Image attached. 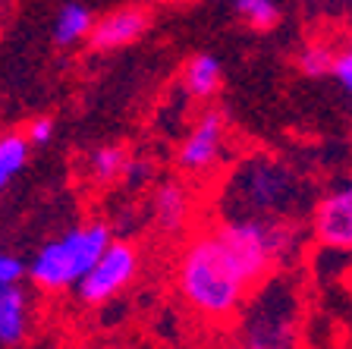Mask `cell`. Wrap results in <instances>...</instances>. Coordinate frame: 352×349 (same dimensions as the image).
<instances>
[{"instance_id": "5bb4252c", "label": "cell", "mask_w": 352, "mask_h": 349, "mask_svg": "<svg viewBox=\"0 0 352 349\" xmlns=\"http://www.w3.org/2000/svg\"><path fill=\"white\" fill-rule=\"evenodd\" d=\"M123 164H126V158H123V151H120V148H101V151L91 158L95 176H98L101 182H107V180H113V176H120Z\"/></svg>"}, {"instance_id": "52a82bcc", "label": "cell", "mask_w": 352, "mask_h": 349, "mask_svg": "<svg viewBox=\"0 0 352 349\" xmlns=\"http://www.w3.org/2000/svg\"><path fill=\"white\" fill-rule=\"evenodd\" d=\"M148 16L142 10H117V13L104 16L95 29H88L91 44L98 51H110V47H123V44L135 41L145 32Z\"/></svg>"}, {"instance_id": "ba28073f", "label": "cell", "mask_w": 352, "mask_h": 349, "mask_svg": "<svg viewBox=\"0 0 352 349\" xmlns=\"http://www.w3.org/2000/svg\"><path fill=\"white\" fill-rule=\"evenodd\" d=\"M25 337V296L16 284L0 286V343H19Z\"/></svg>"}, {"instance_id": "2e32d148", "label": "cell", "mask_w": 352, "mask_h": 349, "mask_svg": "<svg viewBox=\"0 0 352 349\" xmlns=\"http://www.w3.org/2000/svg\"><path fill=\"white\" fill-rule=\"evenodd\" d=\"M22 274H25V268H22L19 258H16V255L0 252V286L16 284V280H19Z\"/></svg>"}, {"instance_id": "6da1fadb", "label": "cell", "mask_w": 352, "mask_h": 349, "mask_svg": "<svg viewBox=\"0 0 352 349\" xmlns=\"http://www.w3.org/2000/svg\"><path fill=\"white\" fill-rule=\"evenodd\" d=\"M179 286H183L186 299L208 318L233 315L242 302V293H245V284L230 268L217 236L198 240L186 252L183 268H179Z\"/></svg>"}, {"instance_id": "9c48e42d", "label": "cell", "mask_w": 352, "mask_h": 349, "mask_svg": "<svg viewBox=\"0 0 352 349\" xmlns=\"http://www.w3.org/2000/svg\"><path fill=\"white\" fill-rule=\"evenodd\" d=\"M220 85V63L211 54H198L189 66H186V92L195 98L214 95Z\"/></svg>"}, {"instance_id": "ac0fdd59", "label": "cell", "mask_w": 352, "mask_h": 349, "mask_svg": "<svg viewBox=\"0 0 352 349\" xmlns=\"http://www.w3.org/2000/svg\"><path fill=\"white\" fill-rule=\"evenodd\" d=\"M51 120L47 116H38V120H32V126H29V138L35 142V145H44L47 138H51Z\"/></svg>"}, {"instance_id": "5b68a950", "label": "cell", "mask_w": 352, "mask_h": 349, "mask_svg": "<svg viewBox=\"0 0 352 349\" xmlns=\"http://www.w3.org/2000/svg\"><path fill=\"white\" fill-rule=\"evenodd\" d=\"M220 142H223V116L205 114L198 129L189 136V142L179 151V164L183 170H208L220 154Z\"/></svg>"}, {"instance_id": "4fadbf2b", "label": "cell", "mask_w": 352, "mask_h": 349, "mask_svg": "<svg viewBox=\"0 0 352 349\" xmlns=\"http://www.w3.org/2000/svg\"><path fill=\"white\" fill-rule=\"evenodd\" d=\"M186 208H189V202H186V192L179 189V186H164L161 192H157V218H161L164 226H179L186 218Z\"/></svg>"}, {"instance_id": "3957f363", "label": "cell", "mask_w": 352, "mask_h": 349, "mask_svg": "<svg viewBox=\"0 0 352 349\" xmlns=\"http://www.w3.org/2000/svg\"><path fill=\"white\" fill-rule=\"evenodd\" d=\"M135 268H139L135 248L126 246V242H107V248L98 255V262L76 280L79 284V299L88 306H101L129 284L135 277Z\"/></svg>"}, {"instance_id": "277c9868", "label": "cell", "mask_w": 352, "mask_h": 349, "mask_svg": "<svg viewBox=\"0 0 352 349\" xmlns=\"http://www.w3.org/2000/svg\"><path fill=\"white\" fill-rule=\"evenodd\" d=\"M318 236H321L324 246L330 248H349L352 242V192L340 189L330 198H324L321 208H318Z\"/></svg>"}, {"instance_id": "7c38bea8", "label": "cell", "mask_w": 352, "mask_h": 349, "mask_svg": "<svg viewBox=\"0 0 352 349\" xmlns=\"http://www.w3.org/2000/svg\"><path fill=\"white\" fill-rule=\"evenodd\" d=\"M236 10H239V16L245 22H249L252 29L258 32H267L277 25L280 19V10L274 0H236Z\"/></svg>"}, {"instance_id": "30bf717a", "label": "cell", "mask_w": 352, "mask_h": 349, "mask_svg": "<svg viewBox=\"0 0 352 349\" xmlns=\"http://www.w3.org/2000/svg\"><path fill=\"white\" fill-rule=\"evenodd\" d=\"M88 29H91V16H88V10L79 7V3H66L57 16L54 41L57 44H73V41H79V38H85Z\"/></svg>"}, {"instance_id": "8fae6325", "label": "cell", "mask_w": 352, "mask_h": 349, "mask_svg": "<svg viewBox=\"0 0 352 349\" xmlns=\"http://www.w3.org/2000/svg\"><path fill=\"white\" fill-rule=\"evenodd\" d=\"M25 160H29V138L25 136L0 138V189L25 167Z\"/></svg>"}, {"instance_id": "8992f818", "label": "cell", "mask_w": 352, "mask_h": 349, "mask_svg": "<svg viewBox=\"0 0 352 349\" xmlns=\"http://www.w3.org/2000/svg\"><path fill=\"white\" fill-rule=\"evenodd\" d=\"M239 186L245 192V204H252V208L255 204H280V198L286 202V192L293 189L286 170H280L277 164H252Z\"/></svg>"}, {"instance_id": "9a60e30c", "label": "cell", "mask_w": 352, "mask_h": 349, "mask_svg": "<svg viewBox=\"0 0 352 349\" xmlns=\"http://www.w3.org/2000/svg\"><path fill=\"white\" fill-rule=\"evenodd\" d=\"M330 63H333V54L327 51V47H305L299 57V66H302V73L305 76H330Z\"/></svg>"}, {"instance_id": "7a4b0ae2", "label": "cell", "mask_w": 352, "mask_h": 349, "mask_svg": "<svg viewBox=\"0 0 352 349\" xmlns=\"http://www.w3.org/2000/svg\"><path fill=\"white\" fill-rule=\"evenodd\" d=\"M107 242L110 233L104 224L69 230L66 236L47 242L38 252V258L32 262V280L41 290H66L98 262V255L107 248Z\"/></svg>"}, {"instance_id": "e0dca14e", "label": "cell", "mask_w": 352, "mask_h": 349, "mask_svg": "<svg viewBox=\"0 0 352 349\" xmlns=\"http://www.w3.org/2000/svg\"><path fill=\"white\" fill-rule=\"evenodd\" d=\"M330 73L337 76V82L343 88L352 85V57L349 54H340V57H333V63H330Z\"/></svg>"}]
</instances>
